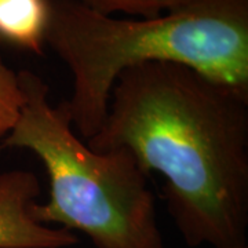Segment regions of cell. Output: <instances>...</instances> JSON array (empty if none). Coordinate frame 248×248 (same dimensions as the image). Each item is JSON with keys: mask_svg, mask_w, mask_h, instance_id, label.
<instances>
[{"mask_svg": "<svg viewBox=\"0 0 248 248\" xmlns=\"http://www.w3.org/2000/svg\"><path fill=\"white\" fill-rule=\"evenodd\" d=\"M87 145L125 148L160 174L186 246L247 244L248 94L185 65L142 63L117 78L102 127Z\"/></svg>", "mask_w": 248, "mask_h": 248, "instance_id": "1", "label": "cell"}, {"mask_svg": "<svg viewBox=\"0 0 248 248\" xmlns=\"http://www.w3.org/2000/svg\"><path fill=\"white\" fill-rule=\"evenodd\" d=\"M46 46L72 73L63 101L87 141L102 127L117 78L151 62L185 65L248 94V0H189L153 18H116L79 0H50Z\"/></svg>", "mask_w": 248, "mask_h": 248, "instance_id": "2", "label": "cell"}, {"mask_svg": "<svg viewBox=\"0 0 248 248\" xmlns=\"http://www.w3.org/2000/svg\"><path fill=\"white\" fill-rule=\"evenodd\" d=\"M21 117L4 146L32 152L45 166L48 197L32 208L46 226L86 234L95 248H166L148 174L125 148L98 152L72 125L65 104L32 71L18 72Z\"/></svg>", "mask_w": 248, "mask_h": 248, "instance_id": "3", "label": "cell"}, {"mask_svg": "<svg viewBox=\"0 0 248 248\" xmlns=\"http://www.w3.org/2000/svg\"><path fill=\"white\" fill-rule=\"evenodd\" d=\"M42 195L33 172L13 170L0 174V248H69L79 237L36 221L32 208Z\"/></svg>", "mask_w": 248, "mask_h": 248, "instance_id": "4", "label": "cell"}, {"mask_svg": "<svg viewBox=\"0 0 248 248\" xmlns=\"http://www.w3.org/2000/svg\"><path fill=\"white\" fill-rule=\"evenodd\" d=\"M50 0H0V42L42 55Z\"/></svg>", "mask_w": 248, "mask_h": 248, "instance_id": "5", "label": "cell"}, {"mask_svg": "<svg viewBox=\"0 0 248 248\" xmlns=\"http://www.w3.org/2000/svg\"><path fill=\"white\" fill-rule=\"evenodd\" d=\"M25 104V93L18 73L10 69L0 57V138L9 135L18 123Z\"/></svg>", "mask_w": 248, "mask_h": 248, "instance_id": "6", "label": "cell"}, {"mask_svg": "<svg viewBox=\"0 0 248 248\" xmlns=\"http://www.w3.org/2000/svg\"><path fill=\"white\" fill-rule=\"evenodd\" d=\"M98 13L113 16L123 13L140 18H153L178 9L189 0H79Z\"/></svg>", "mask_w": 248, "mask_h": 248, "instance_id": "7", "label": "cell"}, {"mask_svg": "<svg viewBox=\"0 0 248 248\" xmlns=\"http://www.w3.org/2000/svg\"><path fill=\"white\" fill-rule=\"evenodd\" d=\"M233 248H248V246L246 244V246H239V247H233Z\"/></svg>", "mask_w": 248, "mask_h": 248, "instance_id": "8", "label": "cell"}]
</instances>
